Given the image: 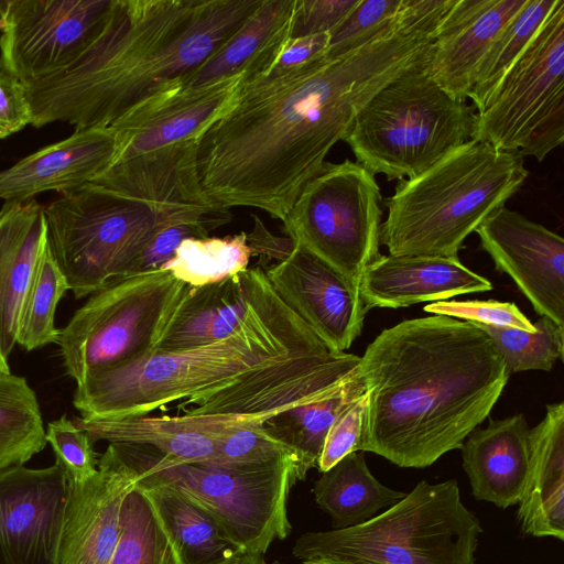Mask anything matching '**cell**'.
<instances>
[{"instance_id":"obj_1","label":"cell","mask_w":564,"mask_h":564,"mask_svg":"<svg viewBox=\"0 0 564 564\" xmlns=\"http://www.w3.org/2000/svg\"><path fill=\"white\" fill-rule=\"evenodd\" d=\"M436 32L429 10L406 3L346 54L243 76L230 109L197 139L204 192L227 208L254 207L282 221L366 104L400 75L426 65Z\"/></svg>"},{"instance_id":"obj_2","label":"cell","mask_w":564,"mask_h":564,"mask_svg":"<svg viewBox=\"0 0 564 564\" xmlns=\"http://www.w3.org/2000/svg\"><path fill=\"white\" fill-rule=\"evenodd\" d=\"M358 376L367 393L359 451L413 468L462 448L509 378L482 329L444 315L382 330L360 357Z\"/></svg>"},{"instance_id":"obj_3","label":"cell","mask_w":564,"mask_h":564,"mask_svg":"<svg viewBox=\"0 0 564 564\" xmlns=\"http://www.w3.org/2000/svg\"><path fill=\"white\" fill-rule=\"evenodd\" d=\"M262 0H112L88 50L69 67L25 83L31 126L107 128L176 87Z\"/></svg>"},{"instance_id":"obj_4","label":"cell","mask_w":564,"mask_h":564,"mask_svg":"<svg viewBox=\"0 0 564 564\" xmlns=\"http://www.w3.org/2000/svg\"><path fill=\"white\" fill-rule=\"evenodd\" d=\"M335 352L278 296L265 273L228 337L181 351L147 354L90 373L76 386L80 416H142L218 391L258 370Z\"/></svg>"},{"instance_id":"obj_5","label":"cell","mask_w":564,"mask_h":564,"mask_svg":"<svg viewBox=\"0 0 564 564\" xmlns=\"http://www.w3.org/2000/svg\"><path fill=\"white\" fill-rule=\"evenodd\" d=\"M523 158L469 140L424 173L399 180L380 243L391 256L458 258L465 239L524 184Z\"/></svg>"},{"instance_id":"obj_6","label":"cell","mask_w":564,"mask_h":564,"mask_svg":"<svg viewBox=\"0 0 564 564\" xmlns=\"http://www.w3.org/2000/svg\"><path fill=\"white\" fill-rule=\"evenodd\" d=\"M481 532L455 479L421 480L400 501L361 524L302 534L292 553L302 561L475 564Z\"/></svg>"},{"instance_id":"obj_7","label":"cell","mask_w":564,"mask_h":564,"mask_svg":"<svg viewBox=\"0 0 564 564\" xmlns=\"http://www.w3.org/2000/svg\"><path fill=\"white\" fill-rule=\"evenodd\" d=\"M142 482L169 486L207 512L247 553L263 555L292 530L288 503L308 469L292 458L218 466L178 462L141 445L112 444Z\"/></svg>"},{"instance_id":"obj_8","label":"cell","mask_w":564,"mask_h":564,"mask_svg":"<svg viewBox=\"0 0 564 564\" xmlns=\"http://www.w3.org/2000/svg\"><path fill=\"white\" fill-rule=\"evenodd\" d=\"M425 66L379 90L344 140L372 175L413 178L473 138L476 109L443 89Z\"/></svg>"},{"instance_id":"obj_9","label":"cell","mask_w":564,"mask_h":564,"mask_svg":"<svg viewBox=\"0 0 564 564\" xmlns=\"http://www.w3.org/2000/svg\"><path fill=\"white\" fill-rule=\"evenodd\" d=\"M44 215L52 253L77 300L130 276L156 224L147 204L95 183L61 194Z\"/></svg>"},{"instance_id":"obj_10","label":"cell","mask_w":564,"mask_h":564,"mask_svg":"<svg viewBox=\"0 0 564 564\" xmlns=\"http://www.w3.org/2000/svg\"><path fill=\"white\" fill-rule=\"evenodd\" d=\"M471 140L542 162L564 141V0L476 110Z\"/></svg>"},{"instance_id":"obj_11","label":"cell","mask_w":564,"mask_h":564,"mask_svg":"<svg viewBox=\"0 0 564 564\" xmlns=\"http://www.w3.org/2000/svg\"><path fill=\"white\" fill-rule=\"evenodd\" d=\"M186 284L163 269L117 280L89 295L59 329L66 373H90L152 350Z\"/></svg>"},{"instance_id":"obj_12","label":"cell","mask_w":564,"mask_h":564,"mask_svg":"<svg viewBox=\"0 0 564 564\" xmlns=\"http://www.w3.org/2000/svg\"><path fill=\"white\" fill-rule=\"evenodd\" d=\"M381 199L375 175L366 167L350 160L325 162L282 220V231L359 283L380 256Z\"/></svg>"},{"instance_id":"obj_13","label":"cell","mask_w":564,"mask_h":564,"mask_svg":"<svg viewBox=\"0 0 564 564\" xmlns=\"http://www.w3.org/2000/svg\"><path fill=\"white\" fill-rule=\"evenodd\" d=\"M112 0H0V58L25 84L74 64Z\"/></svg>"},{"instance_id":"obj_14","label":"cell","mask_w":564,"mask_h":564,"mask_svg":"<svg viewBox=\"0 0 564 564\" xmlns=\"http://www.w3.org/2000/svg\"><path fill=\"white\" fill-rule=\"evenodd\" d=\"M196 154L197 139L186 140L112 164L91 183L147 204L155 230L191 224L210 232L234 216L204 192Z\"/></svg>"},{"instance_id":"obj_15","label":"cell","mask_w":564,"mask_h":564,"mask_svg":"<svg viewBox=\"0 0 564 564\" xmlns=\"http://www.w3.org/2000/svg\"><path fill=\"white\" fill-rule=\"evenodd\" d=\"M68 492L56 463L0 471V564H56Z\"/></svg>"},{"instance_id":"obj_16","label":"cell","mask_w":564,"mask_h":564,"mask_svg":"<svg viewBox=\"0 0 564 564\" xmlns=\"http://www.w3.org/2000/svg\"><path fill=\"white\" fill-rule=\"evenodd\" d=\"M263 271L281 301L332 350L345 352L361 334L369 307L359 283L301 246Z\"/></svg>"},{"instance_id":"obj_17","label":"cell","mask_w":564,"mask_h":564,"mask_svg":"<svg viewBox=\"0 0 564 564\" xmlns=\"http://www.w3.org/2000/svg\"><path fill=\"white\" fill-rule=\"evenodd\" d=\"M481 248L541 316L564 327V240L506 206L477 229Z\"/></svg>"},{"instance_id":"obj_18","label":"cell","mask_w":564,"mask_h":564,"mask_svg":"<svg viewBox=\"0 0 564 564\" xmlns=\"http://www.w3.org/2000/svg\"><path fill=\"white\" fill-rule=\"evenodd\" d=\"M138 481V471L112 444L99 457L91 478L69 481L56 564H110L123 502Z\"/></svg>"},{"instance_id":"obj_19","label":"cell","mask_w":564,"mask_h":564,"mask_svg":"<svg viewBox=\"0 0 564 564\" xmlns=\"http://www.w3.org/2000/svg\"><path fill=\"white\" fill-rule=\"evenodd\" d=\"M243 76L239 74L198 87H176L149 99L110 127L117 138L112 164L198 139L230 109Z\"/></svg>"},{"instance_id":"obj_20","label":"cell","mask_w":564,"mask_h":564,"mask_svg":"<svg viewBox=\"0 0 564 564\" xmlns=\"http://www.w3.org/2000/svg\"><path fill=\"white\" fill-rule=\"evenodd\" d=\"M117 138L110 128L75 130L0 171V198L23 203L48 191L61 194L91 183L113 162Z\"/></svg>"},{"instance_id":"obj_21","label":"cell","mask_w":564,"mask_h":564,"mask_svg":"<svg viewBox=\"0 0 564 564\" xmlns=\"http://www.w3.org/2000/svg\"><path fill=\"white\" fill-rule=\"evenodd\" d=\"M527 0H454L425 66L453 97L469 98L476 69L491 42Z\"/></svg>"},{"instance_id":"obj_22","label":"cell","mask_w":564,"mask_h":564,"mask_svg":"<svg viewBox=\"0 0 564 564\" xmlns=\"http://www.w3.org/2000/svg\"><path fill=\"white\" fill-rule=\"evenodd\" d=\"M492 289L458 258L379 256L364 270L359 291L369 307H405Z\"/></svg>"},{"instance_id":"obj_23","label":"cell","mask_w":564,"mask_h":564,"mask_svg":"<svg viewBox=\"0 0 564 564\" xmlns=\"http://www.w3.org/2000/svg\"><path fill=\"white\" fill-rule=\"evenodd\" d=\"M263 275V268L253 267L217 283L186 284L152 350H187L231 335L245 319Z\"/></svg>"},{"instance_id":"obj_24","label":"cell","mask_w":564,"mask_h":564,"mask_svg":"<svg viewBox=\"0 0 564 564\" xmlns=\"http://www.w3.org/2000/svg\"><path fill=\"white\" fill-rule=\"evenodd\" d=\"M463 467L473 496L499 508L519 503L531 459L530 429L523 414L490 420L462 445Z\"/></svg>"},{"instance_id":"obj_25","label":"cell","mask_w":564,"mask_h":564,"mask_svg":"<svg viewBox=\"0 0 564 564\" xmlns=\"http://www.w3.org/2000/svg\"><path fill=\"white\" fill-rule=\"evenodd\" d=\"M47 242L44 206L34 199L0 209V345L8 358L17 344L23 301Z\"/></svg>"},{"instance_id":"obj_26","label":"cell","mask_w":564,"mask_h":564,"mask_svg":"<svg viewBox=\"0 0 564 564\" xmlns=\"http://www.w3.org/2000/svg\"><path fill=\"white\" fill-rule=\"evenodd\" d=\"M531 459L519 501L522 531L564 539V403L546 405L544 419L530 429Z\"/></svg>"},{"instance_id":"obj_27","label":"cell","mask_w":564,"mask_h":564,"mask_svg":"<svg viewBox=\"0 0 564 564\" xmlns=\"http://www.w3.org/2000/svg\"><path fill=\"white\" fill-rule=\"evenodd\" d=\"M295 0H262L245 23L185 82L198 87L265 70L289 39Z\"/></svg>"},{"instance_id":"obj_28","label":"cell","mask_w":564,"mask_h":564,"mask_svg":"<svg viewBox=\"0 0 564 564\" xmlns=\"http://www.w3.org/2000/svg\"><path fill=\"white\" fill-rule=\"evenodd\" d=\"M73 421L93 443L149 446L182 463L214 465L216 462V436L181 415L80 416Z\"/></svg>"},{"instance_id":"obj_29","label":"cell","mask_w":564,"mask_h":564,"mask_svg":"<svg viewBox=\"0 0 564 564\" xmlns=\"http://www.w3.org/2000/svg\"><path fill=\"white\" fill-rule=\"evenodd\" d=\"M183 564H229L247 554L203 509L175 489L138 481Z\"/></svg>"},{"instance_id":"obj_30","label":"cell","mask_w":564,"mask_h":564,"mask_svg":"<svg viewBox=\"0 0 564 564\" xmlns=\"http://www.w3.org/2000/svg\"><path fill=\"white\" fill-rule=\"evenodd\" d=\"M313 494L317 506L330 516L334 529L361 524L405 496L376 479L360 451L322 473Z\"/></svg>"},{"instance_id":"obj_31","label":"cell","mask_w":564,"mask_h":564,"mask_svg":"<svg viewBox=\"0 0 564 564\" xmlns=\"http://www.w3.org/2000/svg\"><path fill=\"white\" fill-rule=\"evenodd\" d=\"M46 445L34 390L24 377L0 373V471L24 465Z\"/></svg>"},{"instance_id":"obj_32","label":"cell","mask_w":564,"mask_h":564,"mask_svg":"<svg viewBox=\"0 0 564 564\" xmlns=\"http://www.w3.org/2000/svg\"><path fill=\"white\" fill-rule=\"evenodd\" d=\"M365 392V386L357 375L334 393L294 406L263 425L291 445L311 469L317 467L326 435L336 417Z\"/></svg>"},{"instance_id":"obj_33","label":"cell","mask_w":564,"mask_h":564,"mask_svg":"<svg viewBox=\"0 0 564 564\" xmlns=\"http://www.w3.org/2000/svg\"><path fill=\"white\" fill-rule=\"evenodd\" d=\"M251 258L247 234L223 238H187L160 269L191 286H204L226 280L248 269Z\"/></svg>"},{"instance_id":"obj_34","label":"cell","mask_w":564,"mask_h":564,"mask_svg":"<svg viewBox=\"0 0 564 564\" xmlns=\"http://www.w3.org/2000/svg\"><path fill=\"white\" fill-rule=\"evenodd\" d=\"M69 290L48 241L44 246L22 304L17 344L28 351L58 341L55 312L59 300Z\"/></svg>"},{"instance_id":"obj_35","label":"cell","mask_w":564,"mask_h":564,"mask_svg":"<svg viewBox=\"0 0 564 564\" xmlns=\"http://www.w3.org/2000/svg\"><path fill=\"white\" fill-rule=\"evenodd\" d=\"M556 0H527L523 8L499 32L480 61L469 99L478 110L499 80L527 47L550 14Z\"/></svg>"},{"instance_id":"obj_36","label":"cell","mask_w":564,"mask_h":564,"mask_svg":"<svg viewBox=\"0 0 564 564\" xmlns=\"http://www.w3.org/2000/svg\"><path fill=\"white\" fill-rule=\"evenodd\" d=\"M110 564H183L138 485L124 499L120 535Z\"/></svg>"},{"instance_id":"obj_37","label":"cell","mask_w":564,"mask_h":564,"mask_svg":"<svg viewBox=\"0 0 564 564\" xmlns=\"http://www.w3.org/2000/svg\"><path fill=\"white\" fill-rule=\"evenodd\" d=\"M474 324V323H473ZM494 341L501 355L507 372L551 370L564 350V327L541 316L533 323L534 330H522L475 324Z\"/></svg>"},{"instance_id":"obj_38","label":"cell","mask_w":564,"mask_h":564,"mask_svg":"<svg viewBox=\"0 0 564 564\" xmlns=\"http://www.w3.org/2000/svg\"><path fill=\"white\" fill-rule=\"evenodd\" d=\"M183 417L187 422L215 434L217 456L214 465H256L292 458L302 462L308 469L299 453L291 445L276 437L265 425L207 426L195 424L185 416Z\"/></svg>"},{"instance_id":"obj_39","label":"cell","mask_w":564,"mask_h":564,"mask_svg":"<svg viewBox=\"0 0 564 564\" xmlns=\"http://www.w3.org/2000/svg\"><path fill=\"white\" fill-rule=\"evenodd\" d=\"M405 0H359L329 34L326 57L346 54L377 34L403 8Z\"/></svg>"},{"instance_id":"obj_40","label":"cell","mask_w":564,"mask_h":564,"mask_svg":"<svg viewBox=\"0 0 564 564\" xmlns=\"http://www.w3.org/2000/svg\"><path fill=\"white\" fill-rule=\"evenodd\" d=\"M45 438L55 454V463L70 482H84L97 473L99 458L94 443L66 415L47 423Z\"/></svg>"},{"instance_id":"obj_41","label":"cell","mask_w":564,"mask_h":564,"mask_svg":"<svg viewBox=\"0 0 564 564\" xmlns=\"http://www.w3.org/2000/svg\"><path fill=\"white\" fill-rule=\"evenodd\" d=\"M423 310L433 315H444L474 324L534 330L533 323L512 302L437 301L426 304Z\"/></svg>"},{"instance_id":"obj_42","label":"cell","mask_w":564,"mask_h":564,"mask_svg":"<svg viewBox=\"0 0 564 564\" xmlns=\"http://www.w3.org/2000/svg\"><path fill=\"white\" fill-rule=\"evenodd\" d=\"M366 403L365 392L344 409L332 424L317 463L321 473L328 470L348 454L359 451Z\"/></svg>"},{"instance_id":"obj_43","label":"cell","mask_w":564,"mask_h":564,"mask_svg":"<svg viewBox=\"0 0 564 564\" xmlns=\"http://www.w3.org/2000/svg\"><path fill=\"white\" fill-rule=\"evenodd\" d=\"M359 0H295L289 39L330 34Z\"/></svg>"},{"instance_id":"obj_44","label":"cell","mask_w":564,"mask_h":564,"mask_svg":"<svg viewBox=\"0 0 564 564\" xmlns=\"http://www.w3.org/2000/svg\"><path fill=\"white\" fill-rule=\"evenodd\" d=\"M31 124L24 83L0 58V140Z\"/></svg>"},{"instance_id":"obj_45","label":"cell","mask_w":564,"mask_h":564,"mask_svg":"<svg viewBox=\"0 0 564 564\" xmlns=\"http://www.w3.org/2000/svg\"><path fill=\"white\" fill-rule=\"evenodd\" d=\"M329 34L286 40L270 66L261 74H280L326 56Z\"/></svg>"},{"instance_id":"obj_46","label":"cell","mask_w":564,"mask_h":564,"mask_svg":"<svg viewBox=\"0 0 564 564\" xmlns=\"http://www.w3.org/2000/svg\"><path fill=\"white\" fill-rule=\"evenodd\" d=\"M253 226L247 234V245L251 257H259L265 263L275 260L274 263L288 258L295 247V242L289 237L273 235L256 215L251 214Z\"/></svg>"},{"instance_id":"obj_47","label":"cell","mask_w":564,"mask_h":564,"mask_svg":"<svg viewBox=\"0 0 564 564\" xmlns=\"http://www.w3.org/2000/svg\"><path fill=\"white\" fill-rule=\"evenodd\" d=\"M229 564H281L279 562L269 563L263 555L243 554Z\"/></svg>"},{"instance_id":"obj_48","label":"cell","mask_w":564,"mask_h":564,"mask_svg":"<svg viewBox=\"0 0 564 564\" xmlns=\"http://www.w3.org/2000/svg\"><path fill=\"white\" fill-rule=\"evenodd\" d=\"M301 564H369V563L336 560V558H329V557H319V558H311V560L302 561Z\"/></svg>"},{"instance_id":"obj_49","label":"cell","mask_w":564,"mask_h":564,"mask_svg":"<svg viewBox=\"0 0 564 564\" xmlns=\"http://www.w3.org/2000/svg\"><path fill=\"white\" fill-rule=\"evenodd\" d=\"M0 373H11L10 367L0 345Z\"/></svg>"}]
</instances>
